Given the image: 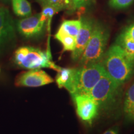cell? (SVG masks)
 Here are the masks:
<instances>
[{
  "mask_svg": "<svg viewBox=\"0 0 134 134\" xmlns=\"http://www.w3.org/2000/svg\"><path fill=\"white\" fill-rule=\"evenodd\" d=\"M105 73L100 62L82 65L76 68L74 93L71 96L88 94Z\"/></svg>",
  "mask_w": 134,
  "mask_h": 134,
  "instance_id": "277c9868",
  "label": "cell"
},
{
  "mask_svg": "<svg viewBox=\"0 0 134 134\" xmlns=\"http://www.w3.org/2000/svg\"><path fill=\"white\" fill-rule=\"evenodd\" d=\"M76 113L84 122L91 124L98 114L99 105L88 94L73 95Z\"/></svg>",
  "mask_w": 134,
  "mask_h": 134,
  "instance_id": "8992f818",
  "label": "cell"
},
{
  "mask_svg": "<svg viewBox=\"0 0 134 134\" xmlns=\"http://www.w3.org/2000/svg\"><path fill=\"white\" fill-rule=\"evenodd\" d=\"M120 86L105 72L88 94L98 102L99 107H104L113 103Z\"/></svg>",
  "mask_w": 134,
  "mask_h": 134,
  "instance_id": "5b68a950",
  "label": "cell"
},
{
  "mask_svg": "<svg viewBox=\"0 0 134 134\" xmlns=\"http://www.w3.org/2000/svg\"><path fill=\"white\" fill-rule=\"evenodd\" d=\"M54 80L46 71L39 69L31 70L21 73L17 76L15 85L17 86L38 87L52 83Z\"/></svg>",
  "mask_w": 134,
  "mask_h": 134,
  "instance_id": "ba28073f",
  "label": "cell"
},
{
  "mask_svg": "<svg viewBox=\"0 0 134 134\" xmlns=\"http://www.w3.org/2000/svg\"><path fill=\"white\" fill-rule=\"evenodd\" d=\"M116 43L120 47L129 59L134 65V40L125 30L118 36Z\"/></svg>",
  "mask_w": 134,
  "mask_h": 134,
  "instance_id": "7c38bea8",
  "label": "cell"
},
{
  "mask_svg": "<svg viewBox=\"0 0 134 134\" xmlns=\"http://www.w3.org/2000/svg\"><path fill=\"white\" fill-rule=\"evenodd\" d=\"M109 37V30L101 23L96 21L90 41L80 58L82 65L101 61Z\"/></svg>",
  "mask_w": 134,
  "mask_h": 134,
  "instance_id": "3957f363",
  "label": "cell"
},
{
  "mask_svg": "<svg viewBox=\"0 0 134 134\" xmlns=\"http://www.w3.org/2000/svg\"><path fill=\"white\" fill-rule=\"evenodd\" d=\"M80 19L81 21V27L76 37L75 48L71 54V57L74 61H77L81 58L91 37L96 22L91 17L88 16H82Z\"/></svg>",
  "mask_w": 134,
  "mask_h": 134,
  "instance_id": "52a82bcc",
  "label": "cell"
},
{
  "mask_svg": "<svg viewBox=\"0 0 134 134\" xmlns=\"http://www.w3.org/2000/svg\"><path fill=\"white\" fill-rule=\"evenodd\" d=\"M100 62L105 72L119 86L130 78L133 73L134 65L116 43L104 53Z\"/></svg>",
  "mask_w": 134,
  "mask_h": 134,
  "instance_id": "6da1fadb",
  "label": "cell"
},
{
  "mask_svg": "<svg viewBox=\"0 0 134 134\" xmlns=\"http://www.w3.org/2000/svg\"><path fill=\"white\" fill-rule=\"evenodd\" d=\"M129 117H130V118H131L132 119L134 120V110H133V111L132 113L131 114L129 115Z\"/></svg>",
  "mask_w": 134,
  "mask_h": 134,
  "instance_id": "44dd1931",
  "label": "cell"
},
{
  "mask_svg": "<svg viewBox=\"0 0 134 134\" xmlns=\"http://www.w3.org/2000/svg\"><path fill=\"white\" fill-rule=\"evenodd\" d=\"M134 110V83L127 92L124 103V111L129 116Z\"/></svg>",
  "mask_w": 134,
  "mask_h": 134,
  "instance_id": "2e32d148",
  "label": "cell"
},
{
  "mask_svg": "<svg viewBox=\"0 0 134 134\" xmlns=\"http://www.w3.org/2000/svg\"><path fill=\"white\" fill-rule=\"evenodd\" d=\"M81 27V21L79 20H66L64 21L61 24L60 28L63 31L70 35V36L76 37L78 35Z\"/></svg>",
  "mask_w": 134,
  "mask_h": 134,
  "instance_id": "9a60e30c",
  "label": "cell"
},
{
  "mask_svg": "<svg viewBox=\"0 0 134 134\" xmlns=\"http://www.w3.org/2000/svg\"><path fill=\"white\" fill-rule=\"evenodd\" d=\"M55 38L62 44L63 51L73 52L76 45V37L70 36L59 28L57 32L55 35Z\"/></svg>",
  "mask_w": 134,
  "mask_h": 134,
  "instance_id": "4fadbf2b",
  "label": "cell"
},
{
  "mask_svg": "<svg viewBox=\"0 0 134 134\" xmlns=\"http://www.w3.org/2000/svg\"><path fill=\"white\" fill-rule=\"evenodd\" d=\"M103 134H119V129L117 127H114L106 130Z\"/></svg>",
  "mask_w": 134,
  "mask_h": 134,
  "instance_id": "ffe728a7",
  "label": "cell"
},
{
  "mask_svg": "<svg viewBox=\"0 0 134 134\" xmlns=\"http://www.w3.org/2000/svg\"><path fill=\"white\" fill-rule=\"evenodd\" d=\"M134 3V0H109L108 4L114 9H124Z\"/></svg>",
  "mask_w": 134,
  "mask_h": 134,
  "instance_id": "e0dca14e",
  "label": "cell"
},
{
  "mask_svg": "<svg viewBox=\"0 0 134 134\" xmlns=\"http://www.w3.org/2000/svg\"><path fill=\"white\" fill-rule=\"evenodd\" d=\"M13 19L8 9L0 6V47L14 38Z\"/></svg>",
  "mask_w": 134,
  "mask_h": 134,
  "instance_id": "30bf717a",
  "label": "cell"
},
{
  "mask_svg": "<svg viewBox=\"0 0 134 134\" xmlns=\"http://www.w3.org/2000/svg\"><path fill=\"white\" fill-rule=\"evenodd\" d=\"M46 22L41 18V14H37L18 22V31L26 37L38 36L43 32Z\"/></svg>",
  "mask_w": 134,
  "mask_h": 134,
  "instance_id": "9c48e42d",
  "label": "cell"
},
{
  "mask_svg": "<svg viewBox=\"0 0 134 134\" xmlns=\"http://www.w3.org/2000/svg\"><path fill=\"white\" fill-rule=\"evenodd\" d=\"M14 12L18 16L27 17L32 14L31 4L27 0H12Z\"/></svg>",
  "mask_w": 134,
  "mask_h": 134,
  "instance_id": "5bb4252c",
  "label": "cell"
},
{
  "mask_svg": "<svg viewBox=\"0 0 134 134\" xmlns=\"http://www.w3.org/2000/svg\"><path fill=\"white\" fill-rule=\"evenodd\" d=\"M73 11L85 8L94 4L96 0H71Z\"/></svg>",
  "mask_w": 134,
  "mask_h": 134,
  "instance_id": "ac0fdd59",
  "label": "cell"
},
{
  "mask_svg": "<svg viewBox=\"0 0 134 134\" xmlns=\"http://www.w3.org/2000/svg\"><path fill=\"white\" fill-rule=\"evenodd\" d=\"M76 68H61L58 71L55 81L60 88H65L71 94L74 93Z\"/></svg>",
  "mask_w": 134,
  "mask_h": 134,
  "instance_id": "8fae6325",
  "label": "cell"
},
{
  "mask_svg": "<svg viewBox=\"0 0 134 134\" xmlns=\"http://www.w3.org/2000/svg\"><path fill=\"white\" fill-rule=\"evenodd\" d=\"M37 1H38V0H37Z\"/></svg>",
  "mask_w": 134,
  "mask_h": 134,
  "instance_id": "7402d4cb",
  "label": "cell"
},
{
  "mask_svg": "<svg viewBox=\"0 0 134 134\" xmlns=\"http://www.w3.org/2000/svg\"><path fill=\"white\" fill-rule=\"evenodd\" d=\"M124 30L134 40V23L129 25V26H127V27H125Z\"/></svg>",
  "mask_w": 134,
  "mask_h": 134,
  "instance_id": "d6986e66",
  "label": "cell"
},
{
  "mask_svg": "<svg viewBox=\"0 0 134 134\" xmlns=\"http://www.w3.org/2000/svg\"><path fill=\"white\" fill-rule=\"evenodd\" d=\"M14 62L18 66L26 69L47 68L58 71L61 68L53 62L48 50L43 52L31 47H22L18 48L14 53Z\"/></svg>",
  "mask_w": 134,
  "mask_h": 134,
  "instance_id": "7a4b0ae2",
  "label": "cell"
}]
</instances>
